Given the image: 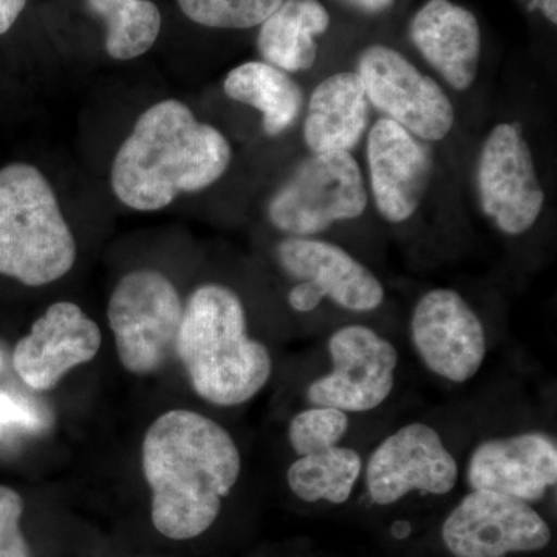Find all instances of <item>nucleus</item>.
Listing matches in <instances>:
<instances>
[{"instance_id":"f257e3e1","label":"nucleus","mask_w":557,"mask_h":557,"mask_svg":"<svg viewBox=\"0 0 557 557\" xmlns=\"http://www.w3.org/2000/svg\"><path fill=\"white\" fill-rule=\"evenodd\" d=\"M152 493L150 518L161 536L189 541L214 525L242 472L240 450L218 421L174 409L152 421L141 446Z\"/></svg>"},{"instance_id":"f03ea898","label":"nucleus","mask_w":557,"mask_h":557,"mask_svg":"<svg viewBox=\"0 0 557 557\" xmlns=\"http://www.w3.org/2000/svg\"><path fill=\"white\" fill-rule=\"evenodd\" d=\"M233 149L225 135L196 119L178 100H163L139 115L120 146L110 186L124 207L156 212L180 194L200 193L228 171Z\"/></svg>"},{"instance_id":"7ed1b4c3","label":"nucleus","mask_w":557,"mask_h":557,"mask_svg":"<svg viewBox=\"0 0 557 557\" xmlns=\"http://www.w3.org/2000/svg\"><path fill=\"white\" fill-rule=\"evenodd\" d=\"M175 355L194 392L220 408L245 405L273 373L269 348L248 335L239 295L222 284L200 285L189 296Z\"/></svg>"},{"instance_id":"20e7f679","label":"nucleus","mask_w":557,"mask_h":557,"mask_svg":"<svg viewBox=\"0 0 557 557\" xmlns=\"http://www.w3.org/2000/svg\"><path fill=\"white\" fill-rule=\"evenodd\" d=\"M75 236L49 180L28 163L0 170V276L27 287L60 281L76 262Z\"/></svg>"},{"instance_id":"39448f33","label":"nucleus","mask_w":557,"mask_h":557,"mask_svg":"<svg viewBox=\"0 0 557 557\" xmlns=\"http://www.w3.org/2000/svg\"><path fill=\"white\" fill-rule=\"evenodd\" d=\"M185 304L166 274L135 270L110 296L109 327L121 366L137 376L153 375L175 355Z\"/></svg>"},{"instance_id":"423d86ee","label":"nucleus","mask_w":557,"mask_h":557,"mask_svg":"<svg viewBox=\"0 0 557 557\" xmlns=\"http://www.w3.org/2000/svg\"><path fill=\"white\" fill-rule=\"evenodd\" d=\"M368 189L350 152L313 153L271 197V225L293 237H311L368 208Z\"/></svg>"},{"instance_id":"0eeeda50","label":"nucleus","mask_w":557,"mask_h":557,"mask_svg":"<svg viewBox=\"0 0 557 557\" xmlns=\"http://www.w3.org/2000/svg\"><path fill=\"white\" fill-rule=\"evenodd\" d=\"M276 256L282 270L298 281L287 299L299 313L317 310L324 299L354 313H369L384 302L380 278L332 242L289 236L277 245Z\"/></svg>"},{"instance_id":"6e6552de","label":"nucleus","mask_w":557,"mask_h":557,"mask_svg":"<svg viewBox=\"0 0 557 557\" xmlns=\"http://www.w3.org/2000/svg\"><path fill=\"white\" fill-rule=\"evenodd\" d=\"M357 73L370 104L413 137L440 141L453 131L456 113L446 91L397 50L369 47L359 57Z\"/></svg>"},{"instance_id":"1a4fd4ad","label":"nucleus","mask_w":557,"mask_h":557,"mask_svg":"<svg viewBox=\"0 0 557 557\" xmlns=\"http://www.w3.org/2000/svg\"><path fill=\"white\" fill-rule=\"evenodd\" d=\"M327 348L333 369L307 388L311 406L369 412L391 397L399 361L391 341L366 325H346L330 336Z\"/></svg>"},{"instance_id":"9d476101","label":"nucleus","mask_w":557,"mask_h":557,"mask_svg":"<svg viewBox=\"0 0 557 557\" xmlns=\"http://www.w3.org/2000/svg\"><path fill=\"white\" fill-rule=\"evenodd\" d=\"M475 175L483 212L502 233L520 236L536 225L545 193L533 152L516 124H497L487 134Z\"/></svg>"},{"instance_id":"9b49d317","label":"nucleus","mask_w":557,"mask_h":557,"mask_svg":"<svg viewBox=\"0 0 557 557\" xmlns=\"http://www.w3.org/2000/svg\"><path fill=\"white\" fill-rule=\"evenodd\" d=\"M442 537L456 557H507L541 552L552 542V530L531 504L478 490L450 511Z\"/></svg>"},{"instance_id":"f8f14e48","label":"nucleus","mask_w":557,"mask_h":557,"mask_svg":"<svg viewBox=\"0 0 557 557\" xmlns=\"http://www.w3.org/2000/svg\"><path fill=\"white\" fill-rule=\"evenodd\" d=\"M413 348L428 370L450 383L474 379L486 358L485 327L460 293L431 289L410 318Z\"/></svg>"},{"instance_id":"ddd939ff","label":"nucleus","mask_w":557,"mask_h":557,"mask_svg":"<svg viewBox=\"0 0 557 557\" xmlns=\"http://www.w3.org/2000/svg\"><path fill=\"white\" fill-rule=\"evenodd\" d=\"M458 463L437 429L410 423L376 446L366 468L370 497L381 507L412 491L445 496L457 485Z\"/></svg>"},{"instance_id":"4468645a","label":"nucleus","mask_w":557,"mask_h":557,"mask_svg":"<svg viewBox=\"0 0 557 557\" xmlns=\"http://www.w3.org/2000/svg\"><path fill=\"white\" fill-rule=\"evenodd\" d=\"M101 343L97 322L76 304L62 300L50 306L17 341L14 370L33 391L49 392L70 370L94 361Z\"/></svg>"},{"instance_id":"2eb2a0df","label":"nucleus","mask_w":557,"mask_h":557,"mask_svg":"<svg viewBox=\"0 0 557 557\" xmlns=\"http://www.w3.org/2000/svg\"><path fill=\"white\" fill-rule=\"evenodd\" d=\"M467 479L472 491L542 500L557 482L556 440L545 432L485 440L469 457Z\"/></svg>"},{"instance_id":"dca6fc26","label":"nucleus","mask_w":557,"mask_h":557,"mask_svg":"<svg viewBox=\"0 0 557 557\" xmlns=\"http://www.w3.org/2000/svg\"><path fill=\"white\" fill-rule=\"evenodd\" d=\"M370 189L380 214L403 223L416 214L431 178V153L395 121L381 119L368 137Z\"/></svg>"},{"instance_id":"f3484780","label":"nucleus","mask_w":557,"mask_h":557,"mask_svg":"<svg viewBox=\"0 0 557 557\" xmlns=\"http://www.w3.org/2000/svg\"><path fill=\"white\" fill-rule=\"evenodd\" d=\"M410 38L453 89L463 91L474 84L482 35L471 11L450 0H429L410 22Z\"/></svg>"},{"instance_id":"a211bd4d","label":"nucleus","mask_w":557,"mask_h":557,"mask_svg":"<svg viewBox=\"0 0 557 557\" xmlns=\"http://www.w3.org/2000/svg\"><path fill=\"white\" fill-rule=\"evenodd\" d=\"M369 108L358 73L339 72L321 81L304 121V139L311 152H351L368 129Z\"/></svg>"},{"instance_id":"6ab92c4d","label":"nucleus","mask_w":557,"mask_h":557,"mask_svg":"<svg viewBox=\"0 0 557 557\" xmlns=\"http://www.w3.org/2000/svg\"><path fill=\"white\" fill-rule=\"evenodd\" d=\"M329 27L327 10L318 0H284L260 24V57L284 72H306L317 62L318 36L324 35Z\"/></svg>"},{"instance_id":"aec40b11","label":"nucleus","mask_w":557,"mask_h":557,"mask_svg":"<svg viewBox=\"0 0 557 557\" xmlns=\"http://www.w3.org/2000/svg\"><path fill=\"white\" fill-rule=\"evenodd\" d=\"M223 90L230 100L258 110L269 137L287 132L302 110L299 84L287 72L265 61H249L231 70L223 81Z\"/></svg>"},{"instance_id":"412c9836","label":"nucleus","mask_w":557,"mask_h":557,"mask_svg":"<svg viewBox=\"0 0 557 557\" xmlns=\"http://www.w3.org/2000/svg\"><path fill=\"white\" fill-rule=\"evenodd\" d=\"M362 472L357 450L333 446L293 461L287 471L289 490L300 500L346 504Z\"/></svg>"},{"instance_id":"4be33fe9","label":"nucleus","mask_w":557,"mask_h":557,"mask_svg":"<svg viewBox=\"0 0 557 557\" xmlns=\"http://www.w3.org/2000/svg\"><path fill=\"white\" fill-rule=\"evenodd\" d=\"M106 21V50L119 61H131L152 49L161 32L159 7L150 0H87Z\"/></svg>"},{"instance_id":"5701e85b","label":"nucleus","mask_w":557,"mask_h":557,"mask_svg":"<svg viewBox=\"0 0 557 557\" xmlns=\"http://www.w3.org/2000/svg\"><path fill=\"white\" fill-rule=\"evenodd\" d=\"M284 0H178L196 24L222 30H247L263 24Z\"/></svg>"},{"instance_id":"b1692460","label":"nucleus","mask_w":557,"mask_h":557,"mask_svg":"<svg viewBox=\"0 0 557 557\" xmlns=\"http://www.w3.org/2000/svg\"><path fill=\"white\" fill-rule=\"evenodd\" d=\"M348 426L350 420L344 410L313 406L289 421L288 442L296 456H309L338 446Z\"/></svg>"},{"instance_id":"393cba45","label":"nucleus","mask_w":557,"mask_h":557,"mask_svg":"<svg viewBox=\"0 0 557 557\" xmlns=\"http://www.w3.org/2000/svg\"><path fill=\"white\" fill-rule=\"evenodd\" d=\"M24 500L13 487L0 485V557H32L21 531Z\"/></svg>"},{"instance_id":"a878e982","label":"nucleus","mask_w":557,"mask_h":557,"mask_svg":"<svg viewBox=\"0 0 557 557\" xmlns=\"http://www.w3.org/2000/svg\"><path fill=\"white\" fill-rule=\"evenodd\" d=\"M25 5L27 0H0V35L16 24Z\"/></svg>"},{"instance_id":"bb28decb","label":"nucleus","mask_w":557,"mask_h":557,"mask_svg":"<svg viewBox=\"0 0 557 557\" xmlns=\"http://www.w3.org/2000/svg\"><path fill=\"white\" fill-rule=\"evenodd\" d=\"M355 9L364 11V13H381L394 5V0H346Z\"/></svg>"},{"instance_id":"cd10ccee","label":"nucleus","mask_w":557,"mask_h":557,"mask_svg":"<svg viewBox=\"0 0 557 557\" xmlns=\"http://www.w3.org/2000/svg\"><path fill=\"white\" fill-rule=\"evenodd\" d=\"M531 7L541 11L552 24L557 22V0H531Z\"/></svg>"}]
</instances>
